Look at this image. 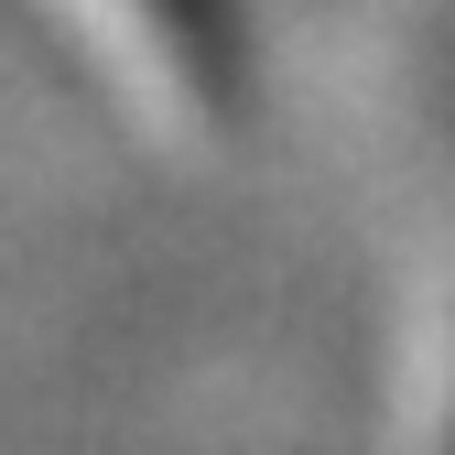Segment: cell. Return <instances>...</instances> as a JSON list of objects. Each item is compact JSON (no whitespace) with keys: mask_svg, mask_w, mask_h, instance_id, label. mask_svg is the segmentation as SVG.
I'll list each match as a JSON object with an SVG mask.
<instances>
[{"mask_svg":"<svg viewBox=\"0 0 455 455\" xmlns=\"http://www.w3.org/2000/svg\"><path fill=\"white\" fill-rule=\"evenodd\" d=\"M108 22L131 33V54L163 76V87H206V76H228V54H217V12L206 0H108Z\"/></svg>","mask_w":455,"mask_h":455,"instance_id":"cell-1","label":"cell"}]
</instances>
